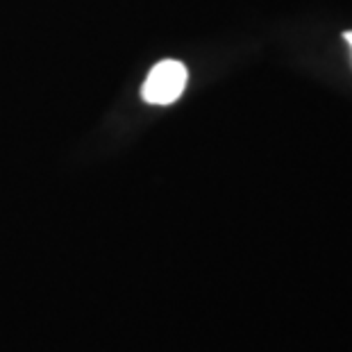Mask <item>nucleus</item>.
<instances>
[{"instance_id": "nucleus-1", "label": "nucleus", "mask_w": 352, "mask_h": 352, "mask_svg": "<svg viewBox=\"0 0 352 352\" xmlns=\"http://www.w3.org/2000/svg\"><path fill=\"white\" fill-rule=\"evenodd\" d=\"M186 80H189V73H186V66L182 62L164 59L148 73L144 87H141V96L146 102L160 104V107L173 104L184 94Z\"/></svg>"}, {"instance_id": "nucleus-2", "label": "nucleus", "mask_w": 352, "mask_h": 352, "mask_svg": "<svg viewBox=\"0 0 352 352\" xmlns=\"http://www.w3.org/2000/svg\"><path fill=\"white\" fill-rule=\"evenodd\" d=\"M343 39H346V41H348V46L352 48V30H350V32H343Z\"/></svg>"}]
</instances>
